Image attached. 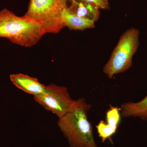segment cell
<instances>
[{"mask_svg": "<svg viewBox=\"0 0 147 147\" xmlns=\"http://www.w3.org/2000/svg\"><path fill=\"white\" fill-rule=\"evenodd\" d=\"M67 10L74 15L96 22L100 16V9L96 6L84 0H68Z\"/></svg>", "mask_w": 147, "mask_h": 147, "instance_id": "7", "label": "cell"}, {"mask_svg": "<svg viewBox=\"0 0 147 147\" xmlns=\"http://www.w3.org/2000/svg\"><path fill=\"white\" fill-rule=\"evenodd\" d=\"M45 34L40 24L26 15L17 16L6 8L0 11V38L20 46L30 47Z\"/></svg>", "mask_w": 147, "mask_h": 147, "instance_id": "2", "label": "cell"}, {"mask_svg": "<svg viewBox=\"0 0 147 147\" xmlns=\"http://www.w3.org/2000/svg\"><path fill=\"white\" fill-rule=\"evenodd\" d=\"M68 0H30L25 15L41 25L45 33L57 34L65 28L63 11Z\"/></svg>", "mask_w": 147, "mask_h": 147, "instance_id": "4", "label": "cell"}, {"mask_svg": "<svg viewBox=\"0 0 147 147\" xmlns=\"http://www.w3.org/2000/svg\"><path fill=\"white\" fill-rule=\"evenodd\" d=\"M11 81L18 88L27 93L36 95L45 91L46 86L38 82L37 79L23 74H16L10 75Z\"/></svg>", "mask_w": 147, "mask_h": 147, "instance_id": "8", "label": "cell"}, {"mask_svg": "<svg viewBox=\"0 0 147 147\" xmlns=\"http://www.w3.org/2000/svg\"><path fill=\"white\" fill-rule=\"evenodd\" d=\"M34 99L45 109L60 118L70 110L74 100L71 98L67 88L54 84L46 86L45 91L34 96Z\"/></svg>", "mask_w": 147, "mask_h": 147, "instance_id": "5", "label": "cell"}, {"mask_svg": "<svg viewBox=\"0 0 147 147\" xmlns=\"http://www.w3.org/2000/svg\"><path fill=\"white\" fill-rule=\"evenodd\" d=\"M96 6L100 10L110 9V0H84Z\"/></svg>", "mask_w": 147, "mask_h": 147, "instance_id": "11", "label": "cell"}, {"mask_svg": "<svg viewBox=\"0 0 147 147\" xmlns=\"http://www.w3.org/2000/svg\"><path fill=\"white\" fill-rule=\"evenodd\" d=\"M121 119L120 108L110 106L106 113V121L101 120L96 126L98 137L104 143L115 134Z\"/></svg>", "mask_w": 147, "mask_h": 147, "instance_id": "6", "label": "cell"}, {"mask_svg": "<svg viewBox=\"0 0 147 147\" xmlns=\"http://www.w3.org/2000/svg\"><path fill=\"white\" fill-rule=\"evenodd\" d=\"M120 109L121 115L123 117H138L142 121H147V95L139 102H124Z\"/></svg>", "mask_w": 147, "mask_h": 147, "instance_id": "9", "label": "cell"}, {"mask_svg": "<svg viewBox=\"0 0 147 147\" xmlns=\"http://www.w3.org/2000/svg\"><path fill=\"white\" fill-rule=\"evenodd\" d=\"M140 32L138 29H128L121 36L109 60L103 67V72L109 79L125 72L131 68L132 59L139 48Z\"/></svg>", "mask_w": 147, "mask_h": 147, "instance_id": "3", "label": "cell"}, {"mask_svg": "<svg viewBox=\"0 0 147 147\" xmlns=\"http://www.w3.org/2000/svg\"><path fill=\"white\" fill-rule=\"evenodd\" d=\"M62 21L65 27L71 30H84L93 28L95 22L74 15L67 10L64 9L62 13Z\"/></svg>", "mask_w": 147, "mask_h": 147, "instance_id": "10", "label": "cell"}, {"mask_svg": "<svg viewBox=\"0 0 147 147\" xmlns=\"http://www.w3.org/2000/svg\"><path fill=\"white\" fill-rule=\"evenodd\" d=\"M92 105L81 98L74 100L69 111L59 118L58 126L71 147H99L96 143L93 127L88 117Z\"/></svg>", "mask_w": 147, "mask_h": 147, "instance_id": "1", "label": "cell"}]
</instances>
